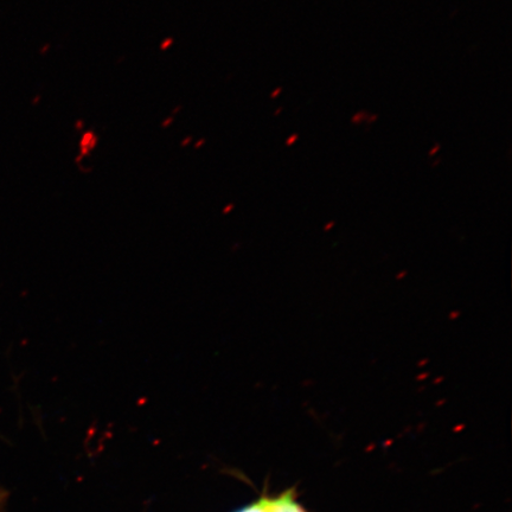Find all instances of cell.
Instances as JSON below:
<instances>
[{
	"mask_svg": "<svg viewBox=\"0 0 512 512\" xmlns=\"http://www.w3.org/2000/svg\"><path fill=\"white\" fill-rule=\"evenodd\" d=\"M271 512H307L297 501L296 489H290L278 497H268Z\"/></svg>",
	"mask_w": 512,
	"mask_h": 512,
	"instance_id": "6da1fadb",
	"label": "cell"
},
{
	"mask_svg": "<svg viewBox=\"0 0 512 512\" xmlns=\"http://www.w3.org/2000/svg\"><path fill=\"white\" fill-rule=\"evenodd\" d=\"M236 512H271L270 505H268V497H261L258 502L249 504L247 507Z\"/></svg>",
	"mask_w": 512,
	"mask_h": 512,
	"instance_id": "7a4b0ae2",
	"label": "cell"
}]
</instances>
